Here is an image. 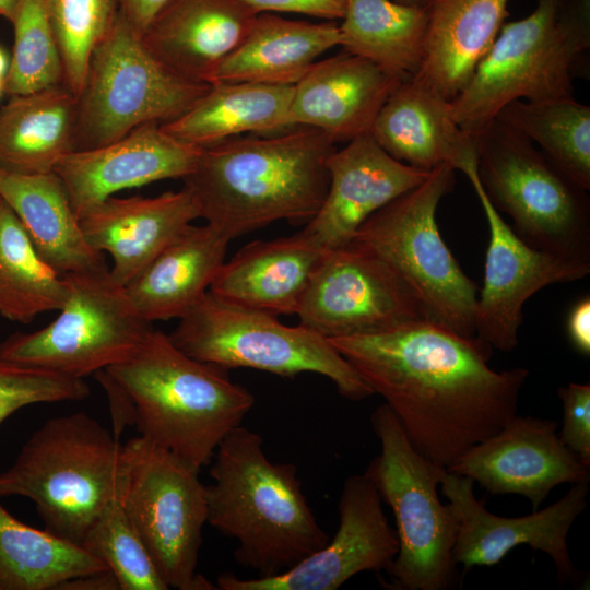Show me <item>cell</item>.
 <instances>
[{
    "label": "cell",
    "mask_w": 590,
    "mask_h": 590,
    "mask_svg": "<svg viewBox=\"0 0 590 590\" xmlns=\"http://www.w3.org/2000/svg\"><path fill=\"white\" fill-rule=\"evenodd\" d=\"M69 292L58 316L0 343V358L83 379L129 358L153 329L106 267L64 274Z\"/></svg>",
    "instance_id": "obj_13"
},
{
    "label": "cell",
    "mask_w": 590,
    "mask_h": 590,
    "mask_svg": "<svg viewBox=\"0 0 590 590\" xmlns=\"http://www.w3.org/2000/svg\"><path fill=\"white\" fill-rule=\"evenodd\" d=\"M295 128L203 148L182 179L200 217L229 239L281 220L307 224L326 199L335 146L318 129Z\"/></svg>",
    "instance_id": "obj_3"
},
{
    "label": "cell",
    "mask_w": 590,
    "mask_h": 590,
    "mask_svg": "<svg viewBox=\"0 0 590 590\" xmlns=\"http://www.w3.org/2000/svg\"><path fill=\"white\" fill-rule=\"evenodd\" d=\"M103 569L109 568L82 546L19 521L0 504V590H54Z\"/></svg>",
    "instance_id": "obj_33"
},
{
    "label": "cell",
    "mask_w": 590,
    "mask_h": 590,
    "mask_svg": "<svg viewBox=\"0 0 590 590\" xmlns=\"http://www.w3.org/2000/svg\"><path fill=\"white\" fill-rule=\"evenodd\" d=\"M327 167L326 199L304 228L327 250L347 245L371 214L422 184L432 172L393 158L370 133L335 149Z\"/></svg>",
    "instance_id": "obj_20"
},
{
    "label": "cell",
    "mask_w": 590,
    "mask_h": 590,
    "mask_svg": "<svg viewBox=\"0 0 590 590\" xmlns=\"http://www.w3.org/2000/svg\"><path fill=\"white\" fill-rule=\"evenodd\" d=\"M398 3L408 4V5H423L425 0H392Z\"/></svg>",
    "instance_id": "obj_47"
},
{
    "label": "cell",
    "mask_w": 590,
    "mask_h": 590,
    "mask_svg": "<svg viewBox=\"0 0 590 590\" xmlns=\"http://www.w3.org/2000/svg\"><path fill=\"white\" fill-rule=\"evenodd\" d=\"M447 471L477 482L493 495H522L532 511L557 485L589 481V468L562 442L556 422L517 414Z\"/></svg>",
    "instance_id": "obj_18"
},
{
    "label": "cell",
    "mask_w": 590,
    "mask_h": 590,
    "mask_svg": "<svg viewBox=\"0 0 590 590\" xmlns=\"http://www.w3.org/2000/svg\"><path fill=\"white\" fill-rule=\"evenodd\" d=\"M278 316L229 304L208 291L169 334L174 344L198 361L226 369L252 368L281 377L315 373L329 378L346 399L374 394L328 339Z\"/></svg>",
    "instance_id": "obj_10"
},
{
    "label": "cell",
    "mask_w": 590,
    "mask_h": 590,
    "mask_svg": "<svg viewBox=\"0 0 590 590\" xmlns=\"http://www.w3.org/2000/svg\"><path fill=\"white\" fill-rule=\"evenodd\" d=\"M340 44V27L334 21L314 23L261 12L244 42L206 82L295 85L319 56Z\"/></svg>",
    "instance_id": "obj_26"
},
{
    "label": "cell",
    "mask_w": 590,
    "mask_h": 590,
    "mask_svg": "<svg viewBox=\"0 0 590 590\" xmlns=\"http://www.w3.org/2000/svg\"><path fill=\"white\" fill-rule=\"evenodd\" d=\"M88 396L83 379L0 358V424L30 404L81 401Z\"/></svg>",
    "instance_id": "obj_39"
},
{
    "label": "cell",
    "mask_w": 590,
    "mask_h": 590,
    "mask_svg": "<svg viewBox=\"0 0 590 590\" xmlns=\"http://www.w3.org/2000/svg\"><path fill=\"white\" fill-rule=\"evenodd\" d=\"M590 0H536L526 17L504 23L468 84L451 101L459 126L474 133L516 99L574 97L589 74Z\"/></svg>",
    "instance_id": "obj_5"
},
{
    "label": "cell",
    "mask_w": 590,
    "mask_h": 590,
    "mask_svg": "<svg viewBox=\"0 0 590 590\" xmlns=\"http://www.w3.org/2000/svg\"><path fill=\"white\" fill-rule=\"evenodd\" d=\"M328 340L385 399L412 446L446 469L517 414L529 376L493 370L491 345L429 319Z\"/></svg>",
    "instance_id": "obj_1"
},
{
    "label": "cell",
    "mask_w": 590,
    "mask_h": 590,
    "mask_svg": "<svg viewBox=\"0 0 590 590\" xmlns=\"http://www.w3.org/2000/svg\"><path fill=\"white\" fill-rule=\"evenodd\" d=\"M477 176L531 247L590 264V198L527 137L493 119L472 133Z\"/></svg>",
    "instance_id": "obj_7"
},
{
    "label": "cell",
    "mask_w": 590,
    "mask_h": 590,
    "mask_svg": "<svg viewBox=\"0 0 590 590\" xmlns=\"http://www.w3.org/2000/svg\"><path fill=\"white\" fill-rule=\"evenodd\" d=\"M199 471L143 436L122 446L117 499L168 588L216 589L196 573L208 523L205 485Z\"/></svg>",
    "instance_id": "obj_12"
},
{
    "label": "cell",
    "mask_w": 590,
    "mask_h": 590,
    "mask_svg": "<svg viewBox=\"0 0 590 590\" xmlns=\"http://www.w3.org/2000/svg\"><path fill=\"white\" fill-rule=\"evenodd\" d=\"M401 81L342 50L315 62L294 85L287 126L315 128L334 144L347 143L370 133L380 108Z\"/></svg>",
    "instance_id": "obj_21"
},
{
    "label": "cell",
    "mask_w": 590,
    "mask_h": 590,
    "mask_svg": "<svg viewBox=\"0 0 590 590\" xmlns=\"http://www.w3.org/2000/svg\"><path fill=\"white\" fill-rule=\"evenodd\" d=\"M122 445L86 413L47 420L0 473V496L30 498L49 533L80 545L117 498Z\"/></svg>",
    "instance_id": "obj_6"
},
{
    "label": "cell",
    "mask_w": 590,
    "mask_h": 590,
    "mask_svg": "<svg viewBox=\"0 0 590 590\" xmlns=\"http://www.w3.org/2000/svg\"><path fill=\"white\" fill-rule=\"evenodd\" d=\"M69 292L66 275L39 255L13 211L0 205V315L30 323L58 310Z\"/></svg>",
    "instance_id": "obj_34"
},
{
    "label": "cell",
    "mask_w": 590,
    "mask_h": 590,
    "mask_svg": "<svg viewBox=\"0 0 590 590\" xmlns=\"http://www.w3.org/2000/svg\"><path fill=\"white\" fill-rule=\"evenodd\" d=\"M211 84L180 78L145 48L119 11L95 47L78 98L74 151L116 141L150 122L187 111Z\"/></svg>",
    "instance_id": "obj_11"
},
{
    "label": "cell",
    "mask_w": 590,
    "mask_h": 590,
    "mask_svg": "<svg viewBox=\"0 0 590 590\" xmlns=\"http://www.w3.org/2000/svg\"><path fill=\"white\" fill-rule=\"evenodd\" d=\"M213 458V482L205 486L208 523L236 540L238 564L271 577L328 543L296 465L270 461L259 434L241 425L233 428Z\"/></svg>",
    "instance_id": "obj_4"
},
{
    "label": "cell",
    "mask_w": 590,
    "mask_h": 590,
    "mask_svg": "<svg viewBox=\"0 0 590 590\" xmlns=\"http://www.w3.org/2000/svg\"><path fill=\"white\" fill-rule=\"evenodd\" d=\"M327 251L305 229L290 237L255 240L224 261L209 291L239 307L297 315Z\"/></svg>",
    "instance_id": "obj_25"
},
{
    "label": "cell",
    "mask_w": 590,
    "mask_h": 590,
    "mask_svg": "<svg viewBox=\"0 0 590 590\" xmlns=\"http://www.w3.org/2000/svg\"><path fill=\"white\" fill-rule=\"evenodd\" d=\"M13 54L4 93L22 95L62 83V64L45 0H19L11 21Z\"/></svg>",
    "instance_id": "obj_38"
},
{
    "label": "cell",
    "mask_w": 590,
    "mask_h": 590,
    "mask_svg": "<svg viewBox=\"0 0 590 590\" xmlns=\"http://www.w3.org/2000/svg\"><path fill=\"white\" fill-rule=\"evenodd\" d=\"M10 67L7 54L0 48V78L5 79Z\"/></svg>",
    "instance_id": "obj_46"
},
{
    "label": "cell",
    "mask_w": 590,
    "mask_h": 590,
    "mask_svg": "<svg viewBox=\"0 0 590 590\" xmlns=\"http://www.w3.org/2000/svg\"><path fill=\"white\" fill-rule=\"evenodd\" d=\"M4 93V79L0 78V96Z\"/></svg>",
    "instance_id": "obj_48"
},
{
    "label": "cell",
    "mask_w": 590,
    "mask_h": 590,
    "mask_svg": "<svg viewBox=\"0 0 590 590\" xmlns=\"http://www.w3.org/2000/svg\"><path fill=\"white\" fill-rule=\"evenodd\" d=\"M199 206L184 187L157 197H109L80 217L88 245L113 259V278L127 285L196 219Z\"/></svg>",
    "instance_id": "obj_22"
},
{
    "label": "cell",
    "mask_w": 590,
    "mask_h": 590,
    "mask_svg": "<svg viewBox=\"0 0 590 590\" xmlns=\"http://www.w3.org/2000/svg\"><path fill=\"white\" fill-rule=\"evenodd\" d=\"M0 197L39 255L60 274L107 267L104 253L86 241L67 190L54 172L22 174L0 168Z\"/></svg>",
    "instance_id": "obj_29"
},
{
    "label": "cell",
    "mask_w": 590,
    "mask_h": 590,
    "mask_svg": "<svg viewBox=\"0 0 590 590\" xmlns=\"http://www.w3.org/2000/svg\"><path fill=\"white\" fill-rule=\"evenodd\" d=\"M202 148L166 133L157 122L142 125L101 146L63 155L54 173L62 181L80 217L117 191L154 181L184 179Z\"/></svg>",
    "instance_id": "obj_19"
},
{
    "label": "cell",
    "mask_w": 590,
    "mask_h": 590,
    "mask_svg": "<svg viewBox=\"0 0 590 590\" xmlns=\"http://www.w3.org/2000/svg\"><path fill=\"white\" fill-rule=\"evenodd\" d=\"M568 338L582 355L590 354V298L583 297L571 308L567 322Z\"/></svg>",
    "instance_id": "obj_42"
},
{
    "label": "cell",
    "mask_w": 590,
    "mask_h": 590,
    "mask_svg": "<svg viewBox=\"0 0 590 590\" xmlns=\"http://www.w3.org/2000/svg\"><path fill=\"white\" fill-rule=\"evenodd\" d=\"M81 546L113 571L120 590L169 589L117 498L103 509Z\"/></svg>",
    "instance_id": "obj_36"
},
{
    "label": "cell",
    "mask_w": 590,
    "mask_h": 590,
    "mask_svg": "<svg viewBox=\"0 0 590 590\" xmlns=\"http://www.w3.org/2000/svg\"><path fill=\"white\" fill-rule=\"evenodd\" d=\"M19 0H0V16L12 21Z\"/></svg>",
    "instance_id": "obj_45"
},
{
    "label": "cell",
    "mask_w": 590,
    "mask_h": 590,
    "mask_svg": "<svg viewBox=\"0 0 590 590\" xmlns=\"http://www.w3.org/2000/svg\"><path fill=\"white\" fill-rule=\"evenodd\" d=\"M62 64V84L80 95L95 47L111 30L117 0H45Z\"/></svg>",
    "instance_id": "obj_37"
},
{
    "label": "cell",
    "mask_w": 590,
    "mask_h": 590,
    "mask_svg": "<svg viewBox=\"0 0 590 590\" xmlns=\"http://www.w3.org/2000/svg\"><path fill=\"white\" fill-rule=\"evenodd\" d=\"M229 240L208 223L190 224L125 285L139 314L151 323L184 317L209 291Z\"/></svg>",
    "instance_id": "obj_27"
},
{
    "label": "cell",
    "mask_w": 590,
    "mask_h": 590,
    "mask_svg": "<svg viewBox=\"0 0 590 590\" xmlns=\"http://www.w3.org/2000/svg\"><path fill=\"white\" fill-rule=\"evenodd\" d=\"M54 590H120L110 569L96 570L66 579Z\"/></svg>",
    "instance_id": "obj_44"
},
{
    "label": "cell",
    "mask_w": 590,
    "mask_h": 590,
    "mask_svg": "<svg viewBox=\"0 0 590 590\" xmlns=\"http://www.w3.org/2000/svg\"><path fill=\"white\" fill-rule=\"evenodd\" d=\"M169 0H117L119 11L141 37L158 11Z\"/></svg>",
    "instance_id": "obj_43"
},
{
    "label": "cell",
    "mask_w": 590,
    "mask_h": 590,
    "mask_svg": "<svg viewBox=\"0 0 590 590\" xmlns=\"http://www.w3.org/2000/svg\"><path fill=\"white\" fill-rule=\"evenodd\" d=\"M339 528L328 543L291 569L271 577H217L221 590H335L362 571L387 570L399 551L382 499L365 474L347 477L339 499Z\"/></svg>",
    "instance_id": "obj_15"
},
{
    "label": "cell",
    "mask_w": 590,
    "mask_h": 590,
    "mask_svg": "<svg viewBox=\"0 0 590 590\" xmlns=\"http://www.w3.org/2000/svg\"><path fill=\"white\" fill-rule=\"evenodd\" d=\"M294 85L219 82L179 117L161 123L169 135L206 148L241 133L287 129Z\"/></svg>",
    "instance_id": "obj_31"
},
{
    "label": "cell",
    "mask_w": 590,
    "mask_h": 590,
    "mask_svg": "<svg viewBox=\"0 0 590 590\" xmlns=\"http://www.w3.org/2000/svg\"><path fill=\"white\" fill-rule=\"evenodd\" d=\"M256 12L298 13L326 21L342 20L346 0H241Z\"/></svg>",
    "instance_id": "obj_41"
},
{
    "label": "cell",
    "mask_w": 590,
    "mask_h": 590,
    "mask_svg": "<svg viewBox=\"0 0 590 590\" xmlns=\"http://www.w3.org/2000/svg\"><path fill=\"white\" fill-rule=\"evenodd\" d=\"M95 375L108 397L116 437L133 424L140 436L199 470L255 404L228 369L190 357L154 328L129 358Z\"/></svg>",
    "instance_id": "obj_2"
},
{
    "label": "cell",
    "mask_w": 590,
    "mask_h": 590,
    "mask_svg": "<svg viewBox=\"0 0 590 590\" xmlns=\"http://www.w3.org/2000/svg\"><path fill=\"white\" fill-rule=\"evenodd\" d=\"M509 0H425L424 58L415 75L451 101L468 84L508 15Z\"/></svg>",
    "instance_id": "obj_28"
},
{
    "label": "cell",
    "mask_w": 590,
    "mask_h": 590,
    "mask_svg": "<svg viewBox=\"0 0 590 590\" xmlns=\"http://www.w3.org/2000/svg\"><path fill=\"white\" fill-rule=\"evenodd\" d=\"M241 0H169L141 36L176 75L205 82L246 38L257 16Z\"/></svg>",
    "instance_id": "obj_24"
},
{
    "label": "cell",
    "mask_w": 590,
    "mask_h": 590,
    "mask_svg": "<svg viewBox=\"0 0 590 590\" xmlns=\"http://www.w3.org/2000/svg\"><path fill=\"white\" fill-rule=\"evenodd\" d=\"M464 175L481 202L489 229L484 283L476 303V338L492 349L510 352L518 345L527 299L550 284L586 278L590 264L524 243L489 201L479 179L477 166Z\"/></svg>",
    "instance_id": "obj_16"
},
{
    "label": "cell",
    "mask_w": 590,
    "mask_h": 590,
    "mask_svg": "<svg viewBox=\"0 0 590 590\" xmlns=\"http://www.w3.org/2000/svg\"><path fill=\"white\" fill-rule=\"evenodd\" d=\"M494 119L527 137L568 177L590 190V106L574 97L506 104Z\"/></svg>",
    "instance_id": "obj_35"
},
{
    "label": "cell",
    "mask_w": 590,
    "mask_h": 590,
    "mask_svg": "<svg viewBox=\"0 0 590 590\" xmlns=\"http://www.w3.org/2000/svg\"><path fill=\"white\" fill-rule=\"evenodd\" d=\"M297 315L299 324L326 339L376 333L429 319L393 270L353 243L326 252Z\"/></svg>",
    "instance_id": "obj_14"
},
{
    "label": "cell",
    "mask_w": 590,
    "mask_h": 590,
    "mask_svg": "<svg viewBox=\"0 0 590 590\" xmlns=\"http://www.w3.org/2000/svg\"><path fill=\"white\" fill-rule=\"evenodd\" d=\"M588 483L573 484L565 496L544 509L508 518L486 510L484 502L475 497L473 480L447 471L440 489L457 523L455 562L465 569L493 566L515 547L526 544L553 559L559 581L574 579L576 570L567 538L574 521L586 509Z\"/></svg>",
    "instance_id": "obj_17"
},
{
    "label": "cell",
    "mask_w": 590,
    "mask_h": 590,
    "mask_svg": "<svg viewBox=\"0 0 590 590\" xmlns=\"http://www.w3.org/2000/svg\"><path fill=\"white\" fill-rule=\"evenodd\" d=\"M557 393L564 412L559 439L590 468V385L570 382Z\"/></svg>",
    "instance_id": "obj_40"
},
{
    "label": "cell",
    "mask_w": 590,
    "mask_h": 590,
    "mask_svg": "<svg viewBox=\"0 0 590 590\" xmlns=\"http://www.w3.org/2000/svg\"><path fill=\"white\" fill-rule=\"evenodd\" d=\"M2 201H3V200H2L1 197H0V205H1Z\"/></svg>",
    "instance_id": "obj_49"
},
{
    "label": "cell",
    "mask_w": 590,
    "mask_h": 590,
    "mask_svg": "<svg viewBox=\"0 0 590 590\" xmlns=\"http://www.w3.org/2000/svg\"><path fill=\"white\" fill-rule=\"evenodd\" d=\"M78 98L62 83L13 95L0 108V168L47 174L74 151Z\"/></svg>",
    "instance_id": "obj_30"
},
{
    "label": "cell",
    "mask_w": 590,
    "mask_h": 590,
    "mask_svg": "<svg viewBox=\"0 0 590 590\" xmlns=\"http://www.w3.org/2000/svg\"><path fill=\"white\" fill-rule=\"evenodd\" d=\"M370 134L393 158L417 168L447 164L464 174L477 165L474 137L453 118L450 101L416 76L393 90Z\"/></svg>",
    "instance_id": "obj_23"
},
{
    "label": "cell",
    "mask_w": 590,
    "mask_h": 590,
    "mask_svg": "<svg viewBox=\"0 0 590 590\" xmlns=\"http://www.w3.org/2000/svg\"><path fill=\"white\" fill-rule=\"evenodd\" d=\"M340 47L408 80L421 69L427 31L425 5L392 0H346Z\"/></svg>",
    "instance_id": "obj_32"
},
{
    "label": "cell",
    "mask_w": 590,
    "mask_h": 590,
    "mask_svg": "<svg viewBox=\"0 0 590 590\" xmlns=\"http://www.w3.org/2000/svg\"><path fill=\"white\" fill-rule=\"evenodd\" d=\"M380 453L365 474L396 520L399 551L386 570L392 590H446L457 583L456 518L437 494L447 469L422 456L386 403L370 415Z\"/></svg>",
    "instance_id": "obj_8"
},
{
    "label": "cell",
    "mask_w": 590,
    "mask_h": 590,
    "mask_svg": "<svg viewBox=\"0 0 590 590\" xmlns=\"http://www.w3.org/2000/svg\"><path fill=\"white\" fill-rule=\"evenodd\" d=\"M455 187V169L441 164L415 188L371 214L350 243L374 253L406 284L428 318L475 338L477 285L441 238L436 212Z\"/></svg>",
    "instance_id": "obj_9"
}]
</instances>
